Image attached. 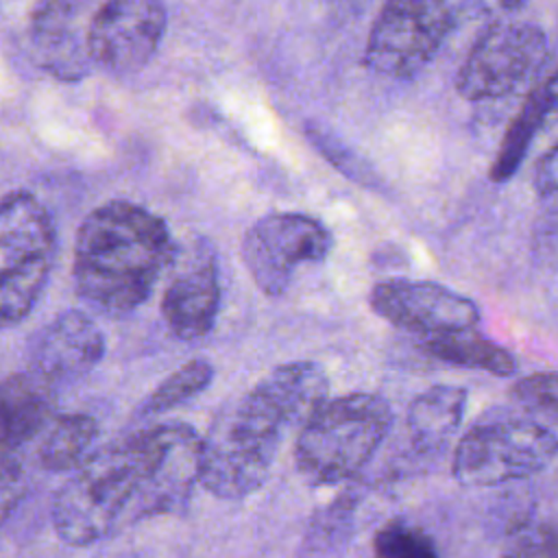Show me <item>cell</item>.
I'll return each mask as SVG.
<instances>
[{
	"label": "cell",
	"mask_w": 558,
	"mask_h": 558,
	"mask_svg": "<svg viewBox=\"0 0 558 558\" xmlns=\"http://www.w3.org/2000/svg\"><path fill=\"white\" fill-rule=\"evenodd\" d=\"M292 425L253 386L203 438L201 484L220 499H242L266 482L283 432Z\"/></svg>",
	"instance_id": "obj_3"
},
{
	"label": "cell",
	"mask_w": 558,
	"mask_h": 558,
	"mask_svg": "<svg viewBox=\"0 0 558 558\" xmlns=\"http://www.w3.org/2000/svg\"><path fill=\"white\" fill-rule=\"evenodd\" d=\"M547 85V96H549V107L554 113H558V70L554 72V76L545 83Z\"/></svg>",
	"instance_id": "obj_26"
},
{
	"label": "cell",
	"mask_w": 558,
	"mask_h": 558,
	"mask_svg": "<svg viewBox=\"0 0 558 558\" xmlns=\"http://www.w3.org/2000/svg\"><path fill=\"white\" fill-rule=\"evenodd\" d=\"M96 436L98 423L87 414H65L54 418L39 445L41 469L52 473L78 469L89 458L87 451Z\"/></svg>",
	"instance_id": "obj_19"
},
{
	"label": "cell",
	"mask_w": 558,
	"mask_h": 558,
	"mask_svg": "<svg viewBox=\"0 0 558 558\" xmlns=\"http://www.w3.org/2000/svg\"><path fill=\"white\" fill-rule=\"evenodd\" d=\"M214 377V368L207 360H190L183 366H179L174 373H170L146 399L142 412L144 414H159L166 412L185 399L196 397L201 390L209 386Z\"/></svg>",
	"instance_id": "obj_20"
},
{
	"label": "cell",
	"mask_w": 558,
	"mask_h": 558,
	"mask_svg": "<svg viewBox=\"0 0 558 558\" xmlns=\"http://www.w3.org/2000/svg\"><path fill=\"white\" fill-rule=\"evenodd\" d=\"M512 401L538 423L558 425V373H532L510 388Z\"/></svg>",
	"instance_id": "obj_21"
},
{
	"label": "cell",
	"mask_w": 558,
	"mask_h": 558,
	"mask_svg": "<svg viewBox=\"0 0 558 558\" xmlns=\"http://www.w3.org/2000/svg\"><path fill=\"white\" fill-rule=\"evenodd\" d=\"M451 28L449 0H386L371 26L364 63L384 76L410 78L436 57Z\"/></svg>",
	"instance_id": "obj_8"
},
{
	"label": "cell",
	"mask_w": 558,
	"mask_h": 558,
	"mask_svg": "<svg viewBox=\"0 0 558 558\" xmlns=\"http://www.w3.org/2000/svg\"><path fill=\"white\" fill-rule=\"evenodd\" d=\"M497 2H499V7L506 9V11H517V9H521L527 0H497Z\"/></svg>",
	"instance_id": "obj_27"
},
{
	"label": "cell",
	"mask_w": 558,
	"mask_h": 558,
	"mask_svg": "<svg viewBox=\"0 0 558 558\" xmlns=\"http://www.w3.org/2000/svg\"><path fill=\"white\" fill-rule=\"evenodd\" d=\"M549 111H551V107H549L547 85L538 83L530 89L519 113L512 118V122L508 124V129L501 137L499 150L490 166V179L495 183L508 181L519 170L530 142L534 140L536 131L541 129V124Z\"/></svg>",
	"instance_id": "obj_18"
},
{
	"label": "cell",
	"mask_w": 558,
	"mask_h": 558,
	"mask_svg": "<svg viewBox=\"0 0 558 558\" xmlns=\"http://www.w3.org/2000/svg\"><path fill=\"white\" fill-rule=\"evenodd\" d=\"M534 192L541 203L558 211V144L538 159L534 170Z\"/></svg>",
	"instance_id": "obj_24"
},
{
	"label": "cell",
	"mask_w": 558,
	"mask_h": 558,
	"mask_svg": "<svg viewBox=\"0 0 558 558\" xmlns=\"http://www.w3.org/2000/svg\"><path fill=\"white\" fill-rule=\"evenodd\" d=\"M331 246L333 238L318 218L277 211L248 227L242 238V262L264 294L279 296L301 264L323 262Z\"/></svg>",
	"instance_id": "obj_9"
},
{
	"label": "cell",
	"mask_w": 558,
	"mask_h": 558,
	"mask_svg": "<svg viewBox=\"0 0 558 558\" xmlns=\"http://www.w3.org/2000/svg\"><path fill=\"white\" fill-rule=\"evenodd\" d=\"M368 303L377 316L423 340L480 323V310L471 299L434 281L386 279L375 283Z\"/></svg>",
	"instance_id": "obj_11"
},
{
	"label": "cell",
	"mask_w": 558,
	"mask_h": 558,
	"mask_svg": "<svg viewBox=\"0 0 558 558\" xmlns=\"http://www.w3.org/2000/svg\"><path fill=\"white\" fill-rule=\"evenodd\" d=\"M54 410L52 384L28 373H11L2 381V449H20L37 436Z\"/></svg>",
	"instance_id": "obj_15"
},
{
	"label": "cell",
	"mask_w": 558,
	"mask_h": 558,
	"mask_svg": "<svg viewBox=\"0 0 558 558\" xmlns=\"http://www.w3.org/2000/svg\"><path fill=\"white\" fill-rule=\"evenodd\" d=\"M166 20L161 0H107L92 20L94 65L116 76L140 72L159 48Z\"/></svg>",
	"instance_id": "obj_10"
},
{
	"label": "cell",
	"mask_w": 558,
	"mask_h": 558,
	"mask_svg": "<svg viewBox=\"0 0 558 558\" xmlns=\"http://www.w3.org/2000/svg\"><path fill=\"white\" fill-rule=\"evenodd\" d=\"M466 390L458 386H432L408 408V432L416 451H440L460 427Z\"/></svg>",
	"instance_id": "obj_16"
},
{
	"label": "cell",
	"mask_w": 558,
	"mask_h": 558,
	"mask_svg": "<svg viewBox=\"0 0 558 558\" xmlns=\"http://www.w3.org/2000/svg\"><path fill=\"white\" fill-rule=\"evenodd\" d=\"M142 482V434L100 447L52 499V523L59 538L68 545L85 547L113 532L124 514L133 521Z\"/></svg>",
	"instance_id": "obj_2"
},
{
	"label": "cell",
	"mask_w": 558,
	"mask_h": 558,
	"mask_svg": "<svg viewBox=\"0 0 558 558\" xmlns=\"http://www.w3.org/2000/svg\"><path fill=\"white\" fill-rule=\"evenodd\" d=\"M421 347L432 357L453 366L480 368L497 377H510L517 371L514 355L504 347L495 344L493 340L484 338L480 331H475V327L425 338Z\"/></svg>",
	"instance_id": "obj_17"
},
{
	"label": "cell",
	"mask_w": 558,
	"mask_h": 558,
	"mask_svg": "<svg viewBox=\"0 0 558 558\" xmlns=\"http://www.w3.org/2000/svg\"><path fill=\"white\" fill-rule=\"evenodd\" d=\"M336 2H347V0H336Z\"/></svg>",
	"instance_id": "obj_28"
},
{
	"label": "cell",
	"mask_w": 558,
	"mask_h": 558,
	"mask_svg": "<svg viewBox=\"0 0 558 558\" xmlns=\"http://www.w3.org/2000/svg\"><path fill=\"white\" fill-rule=\"evenodd\" d=\"M558 438L534 418L504 416L473 425L453 451L451 471L462 486H497L543 471Z\"/></svg>",
	"instance_id": "obj_6"
},
{
	"label": "cell",
	"mask_w": 558,
	"mask_h": 558,
	"mask_svg": "<svg viewBox=\"0 0 558 558\" xmlns=\"http://www.w3.org/2000/svg\"><path fill=\"white\" fill-rule=\"evenodd\" d=\"M0 486H2V514L9 517L11 508L15 506L22 488V464L17 449H2V471H0Z\"/></svg>",
	"instance_id": "obj_25"
},
{
	"label": "cell",
	"mask_w": 558,
	"mask_h": 558,
	"mask_svg": "<svg viewBox=\"0 0 558 558\" xmlns=\"http://www.w3.org/2000/svg\"><path fill=\"white\" fill-rule=\"evenodd\" d=\"M377 558H440L434 541L418 527L403 521H390L373 538Z\"/></svg>",
	"instance_id": "obj_22"
},
{
	"label": "cell",
	"mask_w": 558,
	"mask_h": 558,
	"mask_svg": "<svg viewBox=\"0 0 558 558\" xmlns=\"http://www.w3.org/2000/svg\"><path fill=\"white\" fill-rule=\"evenodd\" d=\"M501 558H558V521H545L519 532Z\"/></svg>",
	"instance_id": "obj_23"
},
{
	"label": "cell",
	"mask_w": 558,
	"mask_h": 558,
	"mask_svg": "<svg viewBox=\"0 0 558 558\" xmlns=\"http://www.w3.org/2000/svg\"><path fill=\"white\" fill-rule=\"evenodd\" d=\"M220 307V277L214 251L201 242L177 255L174 272L161 296V316L181 340L207 336Z\"/></svg>",
	"instance_id": "obj_13"
},
{
	"label": "cell",
	"mask_w": 558,
	"mask_h": 558,
	"mask_svg": "<svg viewBox=\"0 0 558 558\" xmlns=\"http://www.w3.org/2000/svg\"><path fill=\"white\" fill-rule=\"evenodd\" d=\"M89 0H41L28 20L33 61L59 81H81L94 65Z\"/></svg>",
	"instance_id": "obj_12"
},
{
	"label": "cell",
	"mask_w": 558,
	"mask_h": 558,
	"mask_svg": "<svg viewBox=\"0 0 558 558\" xmlns=\"http://www.w3.org/2000/svg\"><path fill=\"white\" fill-rule=\"evenodd\" d=\"M547 61V37L530 22L488 26L458 70L456 87L473 102L499 100L530 87Z\"/></svg>",
	"instance_id": "obj_7"
},
{
	"label": "cell",
	"mask_w": 558,
	"mask_h": 558,
	"mask_svg": "<svg viewBox=\"0 0 558 558\" xmlns=\"http://www.w3.org/2000/svg\"><path fill=\"white\" fill-rule=\"evenodd\" d=\"M57 251L48 209L24 190L7 192L0 207V318L22 323L39 301Z\"/></svg>",
	"instance_id": "obj_5"
},
{
	"label": "cell",
	"mask_w": 558,
	"mask_h": 558,
	"mask_svg": "<svg viewBox=\"0 0 558 558\" xmlns=\"http://www.w3.org/2000/svg\"><path fill=\"white\" fill-rule=\"evenodd\" d=\"M392 425L386 399L353 392L327 399L299 429L294 462L312 486H329L353 477L375 453Z\"/></svg>",
	"instance_id": "obj_4"
},
{
	"label": "cell",
	"mask_w": 558,
	"mask_h": 558,
	"mask_svg": "<svg viewBox=\"0 0 558 558\" xmlns=\"http://www.w3.org/2000/svg\"><path fill=\"white\" fill-rule=\"evenodd\" d=\"M105 355L100 327L78 310H65L46 323L28 342V371L50 384L89 373Z\"/></svg>",
	"instance_id": "obj_14"
},
{
	"label": "cell",
	"mask_w": 558,
	"mask_h": 558,
	"mask_svg": "<svg viewBox=\"0 0 558 558\" xmlns=\"http://www.w3.org/2000/svg\"><path fill=\"white\" fill-rule=\"evenodd\" d=\"M177 255L172 233L157 214L129 201H109L92 209L76 231V294L102 314H129L150 296Z\"/></svg>",
	"instance_id": "obj_1"
}]
</instances>
